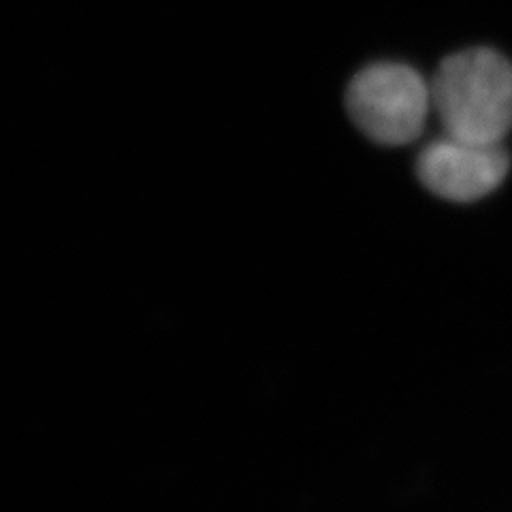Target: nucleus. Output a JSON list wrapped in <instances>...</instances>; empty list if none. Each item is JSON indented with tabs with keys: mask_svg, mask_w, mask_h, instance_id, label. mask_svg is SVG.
<instances>
[{
	"mask_svg": "<svg viewBox=\"0 0 512 512\" xmlns=\"http://www.w3.org/2000/svg\"><path fill=\"white\" fill-rule=\"evenodd\" d=\"M431 107V86L406 64L378 62L359 71L346 90V109L363 135L382 146L419 139Z\"/></svg>",
	"mask_w": 512,
	"mask_h": 512,
	"instance_id": "obj_2",
	"label": "nucleus"
},
{
	"mask_svg": "<svg viewBox=\"0 0 512 512\" xmlns=\"http://www.w3.org/2000/svg\"><path fill=\"white\" fill-rule=\"evenodd\" d=\"M431 105L448 137L495 146L512 128V62L487 47L444 58Z\"/></svg>",
	"mask_w": 512,
	"mask_h": 512,
	"instance_id": "obj_1",
	"label": "nucleus"
},
{
	"mask_svg": "<svg viewBox=\"0 0 512 512\" xmlns=\"http://www.w3.org/2000/svg\"><path fill=\"white\" fill-rule=\"evenodd\" d=\"M510 169L508 152L495 146L459 141L453 137L434 139L416 160L421 184L440 199L472 203L498 188Z\"/></svg>",
	"mask_w": 512,
	"mask_h": 512,
	"instance_id": "obj_3",
	"label": "nucleus"
}]
</instances>
